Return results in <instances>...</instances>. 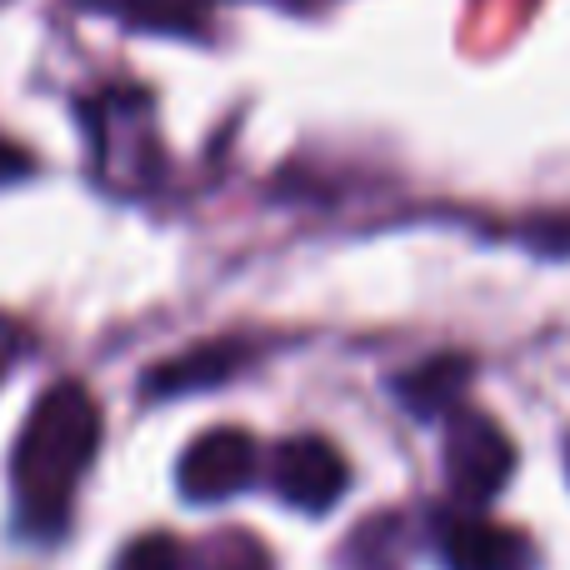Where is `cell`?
Returning <instances> with one entry per match:
<instances>
[{
  "label": "cell",
  "instance_id": "1",
  "mask_svg": "<svg viewBox=\"0 0 570 570\" xmlns=\"http://www.w3.org/2000/svg\"><path fill=\"white\" fill-rule=\"evenodd\" d=\"M100 431H106L100 425V405L86 385L60 381L36 401L26 431H20L16 461H10L20 521L30 531H56L66 521L70 491H76L80 471L96 461Z\"/></svg>",
  "mask_w": 570,
  "mask_h": 570
},
{
  "label": "cell",
  "instance_id": "2",
  "mask_svg": "<svg viewBox=\"0 0 570 570\" xmlns=\"http://www.w3.org/2000/svg\"><path fill=\"white\" fill-rule=\"evenodd\" d=\"M515 471V445L485 411H451L445 415V481L461 501L485 505L505 491Z\"/></svg>",
  "mask_w": 570,
  "mask_h": 570
},
{
  "label": "cell",
  "instance_id": "3",
  "mask_svg": "<svg viewBox=\"0 0 570 570\" xmlns=\"http://www.w3.org/2000/svg\"><path fill=\"white\" fill-rule=\"evenodd\" d=\"M256 471V435L240 425H216V431L196 435L176 465V481L186 501H226Z\"/></svg>",
  "mask_w": 570,
  "mask_h": 570
},
{
  "label": "cell",
  "instance_id": "4",
  "mask_svg": "<svg viewBox=\"0 0 570 570\" xmlns=\"http://www.w3.org/2000/svg\"><path fill=\"white\" fill-rule=\"evenodd\" d=\"M271 475H276L281 501H291L295 511H311V515L331 511L345 495V485H351L345 455L335 451L331 441H321V435H295V441H285L276 451Z\"/></svg>",
  "mask_w": 570,
  "mask_h": 570
},
{
  "label": "cell",
  "instance_id": "5",
  "mask_svg": "<svg viewBox=\"0 0 570 570\" xmlns=\"http://www.w3.org/2000/svg\"><path fill=\"white\" fill-rule=\"evenodd\" d=\"M445 566L451 570H525V541L495 521H455L445 531Z\"/></svg>",
  "mask_w": 570,
  "mask_h": 570
},
{
  "label": "cell",
  "instance_id": "6",
  "mask_svg": "<svg viewBox=\"0 0 570 570\" xmlns=\"http://www.w3.org/2000/svg\"><path fill=\"white\" fill-rule=\"evenodd\" d=\"M465 385H471V355H431V361H421L411 375H401L395 381V395L405 401V411L415 415H451L461 411V395Z\"/></svg>",
  "mask_w": 570,
  "mask_h": 570
},
{
  "label": "cell",
  "instance_id": "7",
  "mask_svg": "<svg viewBox=\"0 0 570 570\" xmlns=\"http://www.w3.org/2000/svg\"><path fill=\"white\" fill-rule=\"evenodd\" d=\"M240 351L230 341H216V345H200L190 355H176V361H160V371L150 375V391H196V385H210V381H226L236 371Z\"/></svg>",
  "mask_w": 570,
  "mask_h": 570
},
{
  "label": "cell",
  "instance_id": "8",
  "mask_svg": "<svg viewBox=\"0 0 570 570\" xmlns=\"http://www.w3.org/2000/svg\"><path fill=\"white\" fill-rule=\"evenodd\" d=\"M120 570H186V551L170 535H140L126 556H120Z\"/></svg>",
  "mask_w": 570,
  "mask_h": 570
},
{
  "label": "cell",
  "instance_id": "9",
  "mask_svg": "<svg viewBox=\"0 0 570 570\" xmlns=\"http://www.w3.org/2000/svg\"><path fill=\"white\" fill-rule=\"evenodd\" d=\"M20 176H30V156L16 146V140L0 136V186H6V180H20Z\"/></svg>",
  "mask_w": 570,
  "mask_h": 570
},
{
  "label": "cell",
  "instance_id": "10",
  "mask_svg": "<svg viewBox=\"0 0 570 570\" xmlns=\"http://www.w3.org/2000/svg\"><path fill=\"white\" fill-rule=\"evenodd\" d=\"M301 6H311V0H301Z\"/></svg>",
  "mask_w": 570,
  "mask_h": 570
}]
</instances>
